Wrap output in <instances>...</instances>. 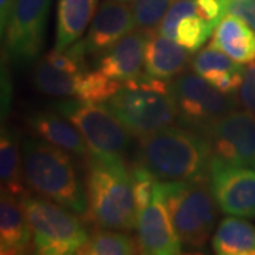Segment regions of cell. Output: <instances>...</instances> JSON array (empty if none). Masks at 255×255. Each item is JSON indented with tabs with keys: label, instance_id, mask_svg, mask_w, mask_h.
<instances>
[{
	"label": "cell",
	"instance_id": "1",
	"mask_svg": "<svg viewBox=\"0 0 255 255\" xmlns=\"http://www.w3.org/2000/svg\"><path fill=\"white\" fill-rule=\"evenodd\" d=\"M85 162L88 209L82 219L97 228L127 233L136 230L132 174L124 157L90 155Z\"/></svg>",
	"mask_w": 255,
	"mask_h": 255
},
{
	"label": "cell",
	"instance_id": "2",
	"mask_svg": "<svg viewBox=\"0 0 255 255\" xmlns=\"http://www.w3.org/2000/svg\"><path fill=\"white\" fill-rule=\"evenodd\" d=\"M211 157L203 133L187 127H167L139 137L135 162L160 182H187L207 176Z\"/></svg>",
	"mask_w": 255,
	"mask_h": 255
},
{
	"label": "cell",
	"instance_id": "3",
	"mask_svg": "<svg viewBox=\"0 0 255 255\" xmlns=\"http://www.w3.org/2000/svg\"><path fill=\"white\" fill-rule=\"evenodd\" d=\"M26 184L34 194L55 201L74 213L85 216L88 209L87 189L71 153L36 136L21 143Z\"/></svg>",
	"mask_w": 255,
	"mask_h": 255
},
{
	"label": "cell",
	"instance_id": "4",
	"mask_svg": "<svg viewBox=\"0 0 255 255\" xmlns=\"http://www.w3.org/2000/svg\"><path fill=\"white\" fill-rule=\"evenodd\" d=\"M132 136L143 137L179 121L170 81L142 74L105 102Z\"/></svg>",
	"mask_w": 255,
	"mask_h": 255
},
{
	"label": "cell",
	"instance_id": "5",
	"mask_svg": "<svg viewBox=\"0 0 255 255\" xmlns=\"http://www.w3.org/2000/svg\"><path fill=\"white\" fill-rule=\"evenodd\" d=\"M20 200L33 233V248L41 255L78 254L90 233L85 220L55 201L27 193Z\"/></svg>",
	"mask_w": 255,
	"mask_h": 255
},
{
	"label": "cell",
	"instance_id": "6",
	"mask_svg": "<svg viewBox=\"0 0 255 255\" xmlns=\"http://www.w3.org/2000/svg\"><path fill=\"white\" fill-rule=\"evenodd\" d=\"M164 200L174 230L183 244H207L219 219V204L210 189L209 176L187 182H163Z\"/></svg>",
	"mask_w": 255,
	"mask_h": 255
},
{
	"label": "cell",
	"instance_id": "7",
	"mask_svg": "<svg viewBox=\"0 0 255 255\" xmlns=\"http://www.w3.org/2000/svg\"><path fill=\"white\" fill-rule=\"evenodd\" d=\"M54 107L81 132L91 155L124 157L128 153L132 135L107 105L67 98Z\"/></svg>",
	"mask_w": 255,
	"mask_h": 255
},
{
	"label": "cell",
	"instance_id": "8",
	"mask_svg": "<svg viewBox=\"0 0 255 255\" xmlns=\"http://www.w3.org/2000/svg\"><path fill=\"white\" fill-rule=\"evenodd\" d=\"M179 121L184 127L206 132L214 122L236 110L237 98L224 94L201 75L183 73L170 81Z\"/></svg>",
	"mask_w": 255,
	"mask_h": 255
},
{
	"label": "cell",
	"instance_id": "9",
	"mask_svg": "<svg viewBox=\"0 0 255 255\" xmlns=\"http://www.w3.org/2000/svg\"><path fill=\"white\" fill-rule=\"evenodd\" d=\"M51 0H14L6 33V57L17 65L33 63L46 38ZM3 33V36H4Z\"/></svg>",
	"mask_w": 255,
	"mask_h": 255
},
{
	"label": "cell",
	"instance_id": "10",
	"mask_svg": "<svg viewBox=\"0 0 255 255\" xmlns=\"http://www.w3.org/2000/svg\"><path fill=\"white\" fill-rule=\"evenodd\" d=\"M211 156L223 162L255 167V115L233 110L203 132Z\"/></svg>",
	"mask_w": 255,
	"mask_h": 255
},
{
	"label": "cell",
	"instance_id": "11",
	"mask_svg": "<svg viewBox=\"0 0 255 255\" xmlns=\"http://www.w3.org/2000/svg\"><path fill=\"white\" fill-rule=\"evenodd\" d=\"M210 189L220 210L241 219H255V169L211 157Z\"/></svg>",
	"mask_w": 255,
	"mask_h": 255
},
{
	"label": "cell",
	"instance_id": "12",
	"mask_svg": "<svg viewBox=\"0 0 255 255\" xmlns=\"http://www.w3.org/2000/svg\"><path fill=\"white\" fill-rule=\"evenodd\" d=\"M137 244L140 254H182V241L174 230L164 200L163 182H157L150 203L137 214Z\"/></svg>",
	"mask_w": 255,
	"mask_h": 255
},
{
	"label": "cell",
	"instance_id": "13",
	"mask_svg": "<svg viewBox=\"0 0 255 255\" xmlns=\"http://www.w3.org/2000/svg\"><path fill=\"white\" fill-rule=\"evenodd\" d=\"M130 4L124 0H104L82 40L88 55L101 57L122 37L135 30Z\"/></svg>",
	"mask_w": 255,
	"mask_h": 255
},
{
	"label": "cell",
	"instance_id": "14",
	"mask_svg": "<svg viewBox=\"0 0 255 255\" xmlns=\"http://www.w3.org/2000/svg\"><path fill=\"white\" fill-rule=\"evenodd\" d=\"M150 34L135 28L129 31L111 47L108 51L98 57L100 71L115 81H133L142 75V65L145 64V50Z\"/></svg>",
	"mask_w": 255,
	"mask_h": 255
},
{
	"label": "cell",
	"instance_id": "15",
	"mask_svg": "<svg viewBox=\"0 0 255 255\" xmlns=\"http://www.w3.org/2000/svg\"><path fill=\"white\" fill-rule=\"evenodd\" d=\"M26 124L34 136L61 147L71 155L84 157L85 160L91 155L81 132L60 112L36 111L27 115Z\"/></svg>",
	"mask_w": 255,
	"mask_h": 255
},
{
	"label": "cell",
	"instance_id": "16",
	"mask_svg": "<svg viewBox=\"0 0 255 255\" xmlns=\"http://www.w3.org/2000/svg\"><path fill=\"white\" fill-rule=\"evenodd\" d=\"M191 51L176 40L153 33L147 38L145 50V73L159 80L172 81L186 73L191 64Z\"/></svg>",
	"mask_w": 255,
	"mask_h": 255
},
{
	"label": "cell",
	"instance_id": "17",
	"mask_svg": "<svg viewBox=\"0 0 255 255\" xmlns=\"http://www.w3.org/2000/svg\"><path fill=\"white\" fill-rule=\"evenodd\" d=\"M33 233L17 197L1 190L0 196V254H27Z\"/></svg>",
	"mask_w": 255,
	"mask_h": 255
},
{
	"label": "cell",
	"instance_id": "18",
	"mask_svg": "<svg viewBox=\"0 0 255 255\" xmlns=\"http://www.w3.org/2000/svg\"><path fill=\"white\" fill-rule=\"evenodd\" d=\"M210 44L240 64L255 60V30L234 14L227 13L214 30Z\"/></svg>",
	"mask_w": 255,
	"mask_h": 255
},
{
	"label": "cell",
	"instance_id": "19",
	"mask_svg": "<svg viewBox=\"0 0 255 255\" xmlns=\"http://www.w3.org/2000/svg\"><path fill=\"white\" fill-rule=\"evenodd\" d=\"M98 0H58L55 50H65L77 43L91 24Z\"/></svg>",
	"mask_w": 255,
	"mask_h": 255
},
{
	"label": "cell",
	"instance_id": "20",
	"mask_svg": "<svg viewBox=\"0 0 255 255\" xmlns=\"http://www.w3.org/2000/svg\"><path fill=\"white\" fill-rule=\"evenodd\" d=\"M0 182L1 190L21 199L28 193L23 172V155L17 130L9 125L0 133Z\"/></svg>",
	"mask_w": 255,
	"mask_h": 255
},
{
	"label": "cell",
	"instance_id": "21",
	"mask_svg": "<svg viewBox=\"0 0 255 255\" xmlns=\"http://www.w3.org/2000/svg\"><path fill=\"white\" fill-rule=\"evenodd\" d=\"M211 248L219 255H255V228L246 220L233 216L221 220Z\"/></svg>",
	"mask_w": 255,
	"mask_h": 255
},
{
	"label": "cell",
	"instance_id": "22",
	"mask_svg": "<svg viewBox=\"0 0 255 255\" xmlns=\"http://www.w3.org/2000/svg\"><path fill=\"white\" fill-rule=\"evenodd\" d=\"M85 73L63 71L50 65L44 58H40L33 71V82L37 90L46 95L55 98H75Z\"/></svg>",
	"mask_w": 255,
	"mask_h": 255
},
{
	"label": "cell",
	"instance_id": "23",
	"mask_svg": "<svg viewBox=\"0 0 255 255\" xmlns=\"http://www.w3.org/2000/svg\"><path fill=\"white\" fill-rule=\"evenodd\" d=\"M78 254L133 255L140 254V250L136 238L130 237L127 231L94 227Z\"/></svg>",
	"mask_w": 255,
	"mask_h": 255
},
{
	"label": "cell",
	"instance_id": "24",
	"mask_svg": "<svg viewBox=\"0 0 255 255\" xmlns=\"http://www.w3.org/2000/svg\"><path fill=\"white\" fill-rule=\"evenodd\" d=\"M217 26L210 23L207 20L200 17L197 13H193L179 21L176 27V36L174 40L180 44L190 50L191 53L199 51L204 43L213 36L214 30Z\"/></svg>",
	"mask_w": 255,
	"mask_h": 255
},
{
	"label": "cell",
	"instance_id": "25",
	"mask_svg": "<svg viewBox=\"0 0 255 255\" xmlns=\"http://www.w3.org/2000/svg\"><path fill=\"white\" fill-rule=\"evenodd\" d=\"M124 84L110 78L102 71H87L81 82L77 100L88 104H104L121 90Z\"/></svg>",
	"mask_w": 255,
	"mask_h": 255
},
{
	"label": "cell",
	"instance_id": "26",
	"mask_svg": "<svg viewBox=\"0 0 255 255\" xmlns=\"http://www.w3.org/2000/svg\"><path fill=\"white\" fill-rule=\"evenodd\" d=\"M173 1L174 0H130L136 28L147 34L156 33Z\"/></svg>",
	"mask_w": 255,
	"mask_h": 255
},
{
	"label": "cell",
	"instance_id": "27",
	"mask_svg": "<svg viewBox=\"0 0 255 255\" xmlns=\"http://www.w3.org/2000/svg\"><path fill=\"white\" fill-rule=\"evenodd\" d=\"M191 68L196 74L206 78L207 75L219 71H236L243 70L244 67L237 61H234L230 55L221 51L217 47L209 44L207 47H201L194 54L191 60Z\"/></svg>",
	"mask_w": 255,
	"mask_h": 255
},
{
	"label": "cell",
	"instance_id": "28",
	"mask_svg": "<svg viewBox=\"0 0 255 255\" xmlns=\"http://www.w3.org/2000/svg\"><path fill=\"white\" fill-rule=\"evenodd\" d=\"M130 174H132L133 197H135V204H136L137 214H139L152 200L156 184L159 180L147 169L137 164L136 162H133L130 167Z\"/></svg>",
	"mask_w": 255,
	"mask_h": 255
},
{
	"label": "cell",
	"instance_id": "29",
	"mask_svg": "<svg viewBox=\"0 0 255 255\" xmlns=\"http://www.w3.org/2000/svg\"><path fill=\"white\" fill-rule=\"evenodd\" d=\"M244 70H236V71H219L213 73L206 77V80L213 84L217 90L224 94L233 95L240 91L243 81H244Z\"/></svg>",
	"mask_w": 255,
	"mask_h": 255
},
{
	"label": "cell",
	"instance_id": "30",
	"mask_svg": "<svg viewBox=\"0 0 255 255\" xmlns=\"http://www.w3.org/2000/svg\"><path fill=\"white\" fill-rule=\"evenodd\" d=\"M238 101L247 111L255 115V60L244 70V81L238 91Z\"/></svg>",
	"mask_w": 255,
	"mask_h": 255
},
{
	"label": "cell",
	"instance_id": "31",
	"mask_svg": "<svg viewBox=\"0 0 255 255\" xmlns=\"http://www.w3.org/2000/svg\"><path fill=\"white\" fill-rule=\"evenodd\" d=\"M196 13L217 26L227 14V0H196Z\"/></svg>",
	"mask_w": 255,
	"mask_h": 255
},
{
	"label": "cell",
	"instance_id": "32",
	"mask_svg": "<svg viewBox=\"0 0 255 255\" xmlns=\"http://www.w3.org/2000/svg\"><path fill=\"white\" fill-rule=\"evenodd\" d=\"M227 13L244 20L255 30V0H227Z\"/></svg>",
	"mask_w": 255,
	"mask_h": 255
},
{
	"label": "cell",
	"instance_id": "33",
	"mask_svg": "<svg viewBox=\"0 0 255 255\" xmlns=\"http://www.w3.org/2000/svg\"><path fill=\"white\" fill-rule=\"evenodd\" d=\"M4 70V67H3ZM11 101V87H10V78L7 70H4V73L1 71V112L3 117L10 108V102Z\"/></svg>",
	"mask_w": 255,
	"mask_h": 255
},
{
	"label": "cell",
	"instance_id": "34",
	"mask_svg": "<svg viewBox=\"0 0 255 255\" xmlns=\"http://www.w3.org/2000/svg\"><path fill=\"white\" fill-rule=\"evenodd\" d=\"M13 4H14V0H0V28H1V34L4 33V30L7 27V21H9Z\"/></svg>",
	"mask_w": 255,
	"mask_h": 255
},
{
	"label": "cell",
	"instance_id": "35",
	"mask_svg": "<svg viewBox=\"0 0 255 255\" xmlns=\"http://www.w3.org/2000/svg\"><path fill=\"white\" fill-rule=\"evenodd\" d=\"M124 1H130V0H124Z\"/></svg>",
	"mask_w": 255,
	"mask_h": 255
}]
</instances>
